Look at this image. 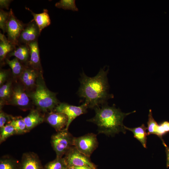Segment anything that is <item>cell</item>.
<instances>
[{
	"instance_id": "603a6c76",
	"label": "cell",
	"mask_w": 169,
	"mask_h": 169,
	"mask_svg": "<svg viewBox=\"0 0 169 169\" xmlns=\"http://www.w3.org/2000/svg\"><path fill=\"white\" fill-rule=\"evenodd\" d=\"M10 124L15 129L16 134H22L29 132L23 118L21 116H12Z\"/></svg>"
},
{
	"instance_id": "ba28073f",
	"label": "cell",
	"mask_w": 169,
	"mask_h": 169,
	"mask_svg": "<svg viewBox=\"0 0 169 169\" xmlns=\"http://www.w3.org/2000/svg\"><path fill=\"white\" fill-rule=\"evenodd\" d=\"M64 158L68 166H89L96 169V166L89 157L72 146L65 155Z\"/></svg>"
},
{
	"instance_id": "4316f807",
	"label": "cell",
	"mask_w": 169,
	"mask_h": 169,
	"mask_svg": "<svg viewBox=\"0 0 169 169\" xmlns=\"http://www.w3.org/2000/svg\"><path fill=\"white\" fill-rule=\"evenodd\" d=\"M0 169H19V166L13 160L8 157H4L0 160Z\"/></svg>"
},
{
	"instance_id": "4dcf8cb0",
	"label": "cell",
	"mask_w": 169,
	"mask_h": 169,
	"mask_svg": "<svg viewBox=\"0 0 169 169\" xmlns=\"http://www.w3.org/2000/svg\"><path fill=\"white\" fill-rule=\"evenodd\" d=\"M13 0H0V9L5 8L7 10L9 9V7L10 3Z\"/></svg>"
},
{
	"instance_id": "9a60e30c",
	"label": "cell",
	"mask_w": 169,
	"mask_h": 169,
	"mask_svg": "<svg viewBox=\"0 0 169 169\" xmlns=\"http://www.w3.org/2000/svg\"><path fill=\"white\" fill-rule=\"evenodd\" d=\"M8 56H14L26 65H27L30 56V48L29 45L19 44L9 53Z\"/></svg>"
},
{
	"instance_id": "cb8c5ba5",
	"label": "cell",
	"mask_w": 169,
	"mask_h": 169,
	"mask_svg": "<svg viewBox=\"0 0 169 169\" xmlns=\"http://www.w3.org/2000/svg\"><path fill=\"white\" fill-rule=\"evenodd\" d=\"M67 165L64 158L56 157L53 161L48 163L44 169H67Z\"/></svg>"
},
{
	"instance_id": "d6a6232c",
	"label": "cell",
	"mask_w": 169,
	"mask_h": 169,
	"mask_svg": "<svg viewBox=\"0 0 169 169\" xmlns=\"http://www.w3.org/2000/svg\"><path fill=\"white\" fill-rule=\"evenodd\" d=\"M75 169H94L92 167L87 166H74Z\"/></svg>"
},
{
	"instance_id": "8992f818",
	"label": "cell",
	"mask_w": 169,
	"mask_h": 169,
	"mask_svg": "<svg viewBox=\"0 0 169 169\" xmlns=\"http://www.w3.org/2000/svg\"><path fill=\"white\" fill-rule=\"evenodd\" d=\"M9 11V15L7 25L6 32L8 39L15 46L19 44L18 39L20 34L26 24L18 19L15 16L12 9Z\"/></svg>"
},
{
	"instance_id": "5bb4252c",
	"label": "cell",
	"mask_w": 169,
	"mask_h": 169,
	"mask_svg": "<svg viewBox=\"0 0 169 169\" xmlns=\"http://www.w3.org/2000/svg\"><path fill=\"white\" fill-rule=\"evenodd\" d=\"M29 45L30 48V56L27 66L38 72L41 73L42 67L38 40L31 43Z\"/></svg>"
},
{
	"instance_id": "ffe728a7",
	"label": "cell",
	"mask_w": 169,
	"mask_h": 169,
	"mask_svg": "<svg viewBox=\"0 0 169 169\" xmlns=\"http://www.w3.org/2000/svg\"><path fill=\"white\" fill-rule=\"evenodd\" d=\"M16 46L12 44L4 34L0 33V60L2 62L6 56L13 51Z\"/></svg>"
},
{
	"instance_id": "484cf974",
	"label": "cell",
	"mask_w": 169,
	"mask_h": 169,
	"mask_svg": "<svg viewBox=\"0 0 169 169\" xmlns=\"http://www.w3.org/2000/svg\"><path fill=\"white\" fill-rule=\"evenodd\" d=\"M0 130L1 143L5 141L9 137L16 134L15 129L10 123L6 125Z\"/></svg>"
},
{
	"instance_id": "7a4b0ae2",
	"label": "cell",
	"mask_w": 169,
	"mask_h": 169,
	"mask_svg": "<svg viewBox=\"0 0 169 169\" xmlns=\"http://www.w3.org/2000/svg\"><path fill=\"white\" fill-rule=\"evenodd\" d=\"M94 109L95 116L87 121L97 125L98 134L111 136L120 132L125 134L123 120L127 115L135 112L134 111L125 113L119 108H116L114 105L110 106L107 103L95 107Z\"/></svg>"
},
{
	"instance_id": "83f0119b",
	"label": "cell",
	"mask_w": 169,
	"mask_h": 169,
	"mask_svg": "<svg viewBox=\"0 0 169 169\" xmlns=\"http://www.w3.org/2000/svg\"><path fill=\"white\" fill-rule=\"evenodd\" d=\"M9 15V11L6 12L0 9V28L3 33L6 32L7 25Z\"/></svg>"
},
{
	"instance_id": "f546056e",
	"label": "cell",
	"mask_w": 169,
	"mask_h": 169,
	"mask_svg": "<svg viewBox=\"0 0 169 169\" xmlns=\"http://www.w3.org/2000/svg\"><path fill=\"white\" fill-rule=\"evenodd\" d=\"M8 71L6 70H1L0 72V85H2L6 80L8 76Z\"/></svg>"
},
{
	"instance_id": "52a82bcc",
	"label": "cell",
	"mask_w": 169,
	"mask_h": 169,
	"mask_svg": "<svg viewBox=\"0 0 169 169\" xmlns=\"http://www.w3.org/2000/svg\"><path fill=\"white\" fill-rule=\"evenodd\" d=\"M88 108L87 104L85 102L79 106L61 103L55 107L53 111L64 113L67 116L68 122L65 129L68 130L72 121L78 116L86 113Z\"/></svg>"
},
{
	"instance_id": "44dd1931",
	"label": "cell",
	"mask_w": 169,
	"mask_h": 169,
	"mask_svg": "<svg viewBox=\"0 0 169 169\" xmlns=\"http://www.w3.org/2000/svg\"><path fill=\"white\" fill-rule=\"evenodd\" d=\"M12 82L9 81L0 87V108L6 102L8 103L10 99L12 92Z\"/></svg>"
},
{
	"instance_id": "8fae6325",
	"label": "cell",
	"mask_w": 169,
	"mask_h": 169,
	"mask_svg": "<svg viewBox=\"0 0 169 169\" xmlns=\"http://www.w3.org/2000/svg\"><path fill=\"white\" fill-rule=\"evenodd\" d=\"M30 97L23 88L18 85L13 88L12 94L8 102L11 105L17 106L22 109L27 110L30 104Z\"/></svg>"
},
{
	"instance_id": "3957f363",
	"label": "cell",
	"mask_w": 169,
	"mask_h": 169,
	"mask_svg": "<svg viewBox=\"0 0 169 169\" xmlns=\"http://www.w3.org/2000/svg\"><path fill=\"white\" fill-rule=\"evenodd\" d=\"M41 74L39 73L38 76L35 90L28 95L40 110L44 112L53 111L60 103L56 98V93L47 87Z\"/></svg>"
},
{
	"instance_id": "5b68a950",
	"label": "cell",
	"mask_w": 169,
	"mask_h": 169,
	"mask_svg": "<svg viewBox=\"0 0 169 169\" xmlns=\"http://www.w3.org/2000/svg\"><path fill=\"white\" fill-rule=\"evenodd\" d=\"M98 145L97 135L93 133H89L74 138L73 146L80 152L90 158Z\"/></svg>"
},
{
	"instance_id": "277c9868",
	"label": "cell",
	"mask_w": 169,
	"mask_h": 169,
	"mask_svg": "<svg viewBox=\"0 0 169 169\" xmlns=\"http://www.w3.org/2000/svg\"><path fill=\"white\" fill-rule=\"evenodd\" d=\"M74 137L65 129L53 135L51 143L56 155L61 158L73 146Z\"/></svg>"
},
{
	"instance_id": "7c38bea8",
	"label": "cell",
	"mask_w": 169,
	"mask_h": 169,
	"mask_svg": "<svg viewBox=\"0 0 169 169\" xmlns=\"http://www.w3.org/2000/svg\"><path fill=\"white\" fill-rule=\"evenodd\" d=\"M44 120L57 132H59L65 128L68 117L64 113L52 111L44 117Z\"/></svg>"
},
{
	"instance_id": "d6986e66",
	"label": "cell",
	"mask_w": 169,
	"mask_h": 169,
	"mask_svg": "<svg viewBox=\"0 0 169 169\" xmlns=\"http://www.w3.org/2000/svg\"><path fill=\"white\" fill-rule=\"evenodd\" d=\"M125 130L131 131L133 134L134 137L138 140L142 144L144 147L146 148L147 136L146 131L147 127L142 124L140 126L131 128L124 126Z\"/></svg>"
},
{
	"instance_id": "1f68e13d",
	"label": "cell",
	"mask_w": 169,
	"mask_h": 169,
	"mask_svg": "<svg viewBox=\"0 0 169 169\" xmlns=\"http://www.w3.org/2000/svg\"><path fill=\"white\" fill-rule=\"evenodd\" d=\"M162 141L165 149V152L166 156V167L168 168L169 167V147L166 145L164 140Z\"/></svg>"
},
{
	"instance_id": "836d02e7",
	"label": "cell",
	"mask_w": 169,
	"mask_h": 169,
	"mask_svg": "<svg viewBox=\"0 0 169 169\" xmlns=\"http://www.w3.org/2000/svg\"><path fill=\"white\" fill-rule=\"evenodd\" d=\"M67 169H75L74 166H68Z\"/></svg>"
},
{
	"instance_id": "7402d4cb",
	"label": "cell",
	"mask_w": 169,
	"mask_h": 169,
	"mask_svg": "<svg viewBox=\"0 0 169 169\" xmlns=\"http://www.w3.org/2000/svg\"><path fill=\"white\" fill-rule=\"evenodd\" d=\"M5 62L11 68L13 74L15 76H20L27 66L23 65V63L15 57L11 60L6 58Z\"/></svg>"
},
{
	"instance_id": "9c48e42d",
	"label": "cell",
	"mask_w": 169,
	"mask_h": 169,
	"mask_svg": "<svg viewBox=\"0 0 169 169\" xmlns=\"http://www.w3.org/2000/svg\"><path fill=\"white\" fill-rule=\"evenodd\" d=\"M40 33L35 21L32 20L26 24L22 31L19 39V44L29 45L32 42L37 41Z\"/></svg>"
},
{
	"instance_id": "30bf717a",
	"label": "cell",
	"mask_w": 169,
	"mask_h": 169,
	"mask_svg": "<svg viewBox=\"0 0 169 169\" xmlns=\"http://www.w3.org/2000/svg\"><path fill=\"white\" fill-rule=\"evenodd\" d=\"M147 135L154 134L163 141L162 136L169 132V122L164 121L158 124L153 117L151 110H149L147 122Z\"/></svg>"
},
{
	"instance_id": "f1b7e54d",
	"label": "cell",
	"mask_w": 169,
	"mask_h": 169,
	"mask_svg": "<svg viewBox=\"0 0 169 169\" xmlns=\"http://www.w3.org/2000/svg\"><path fill=\"white\" fill-rule=\"evenodd\" d=\"M12 116L8 115L0 110V129L6 125L10 123Z\"/></svg>"
},
{
	"instance_id": "e575fe53",
	"label": "cell",
	"mask_w": 169,
	"mask_h": 169,
	"mask_svg": "<svg viewBox=\"0 0 169 169\" xmlns=\"http://www.w3.org/2000/svg\"></svg>"
},
{
	"instance_id": "2e32d148",
	"label": "cell",
	"mask_w": 169,
	"mask_h": 169,
	"mask_svg": "<svg viewBox=\"0 0 169 169\" xmlns=\"http://www.w3.org/2000/svg\"><path fill=\"white\" fill-rule=\"evenodd\" d=\"M38 74L39 72L34 69L26 66L20 76V79L26 87L31 88L35 86Z\"/></svg>"
},
{
	"instance_id": "4fadbf2b",
	"label": "cell",
	"mask_w": 169,
	"mask_h": 169,
	"mask_svg": "<svg viewBox=\"0 0 169 169\" xmlns=\"http://www.w3.org/2000/svg\"><path fill=\"white\" fill-rule=\"evenodd\" d=\"M19 169H43V167L37 154L29 152L23 155Z\"/></svg>"
},
{
	"instance_id": "d4e9b609",
	"label": "cell",
	"mask_w": 169,
	"mask_h": 169,
	"mask_svg": "<svg viewBox=\"0 0 169 169\" xmlns=\"http://www.w3.org/2000/svg\"><path fill=\"white\" fill-rule=\"evenodd\" d=\"M55 6L64 10H70L73 11H78V9L76 6L75 0H61L56 3Z\"/></svg>"
},
{
	"instance_id": "ac0fdd59",
	"label": "cell",
	"mask_w": 169,
	"mask_h": 169,
	"mask_svg": "<svg viewBox=\"0 0 169 169\" xmlns=\"http://www.w3.org/2000/svg\"><path fill=\"white\" fill-rule=\"evenodd\" d=\"M25 8L31 12L33 17L32 20L35 21L36 23L40 33L43 29L50 24L51 20L47 9H44L41 13H35L28 8L26 7Z\"/></svg>"
},
{
	"instance_id": "e0dca14e",
	"label": "cell",
	"mask_w": 169,
	"mask_h": 169,
	"mask_svg": "<svg viewBox=\"0 0 169 169\" xmlns=\"http://www.w3.org/2000/svg\"><path fill=\"white\" fill-rule=\"evenodd\" d=\"M27 128L29 132L31 130L42 123L44 117L37 110H32L28 115L23 118Z\"/></svg>"
},
{
	"instance_id": "6da1fadb",
	"label": "cell",
	"mask_w": 169,
	"mask_h": 169,
	"mask_svg": "<svg viewBox=\"0 0 169 169\" xmlns=\"http://www.w3.org/2000/svg\"><path fill=\"white\" fill-rule=\"evenodd\" d=\"M105 67L100 69L97 75L92 77L88 76L83 71L80 74V85L77 94L84 99L88 108L94 109L107 104V100L113 97L109 93L107 77L109 68L105 71Z\"/></svg>"
}]
</instances>
